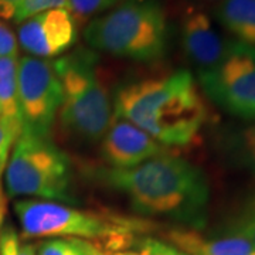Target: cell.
<instances>
[{
	"instance_id": "5",
	"label": "cell",
	"mask_w": 255,
	"mask_h": 255,
	"mask_svg": "<svg viewBox=\"0 0 255 255\" xmlns=\"http://www.w3.org/2000/svg\"><path fill=\"white\" fill-rule=\"evenodd\" d=\"M71 174L70 157L50 137L21 130L4 170V189L9 197L70 204Z\"/></svg>"
},
{
	"instance_id": "9",
	"label": "cell",
	"mask_w": 255,
	"mask_h": 255,
	"mask_svg": "<svg viewBox=\"0 0 255 255\" xmlns=\"http://www.w3.org/2000/svg\"><path fill=\"white\" fill-rule=\"evenodd\" d=\"M78 30L68 9H54L27 18L20 24L17 43L31 55L51 60L63 55L75 44Z\"/></svg>"
},
{
	"instance_id": "23",
	"label": "cell",
	"mask_w": 255,
	"mask_h": 255,
	"mask_svg": "<svg viewBox=\"0 0 255 255\" xmlns=\"http://www.w3.org/2000/svg\"><path fill=\"white\" fill-rule=\"evenodd\" d=\"M241 147L247 163L250 164L255 173V125L244 129L241 135Z\"/></svg>"
},
{
	"instance_id": "7",
	"label": "cell",
	"mask_w": 255,
	"mask_h": 255,
	"mask_svg": "<svg viewBox=\"0 0 255 255\" xmlns=\"http://www.w3.org/2000/svg\"><path fill=\"white\" fill-rule=\"evenodd\" d=\"M199 84L204 95L228 114L255 121V48L227 43L221 61L199 73Z\"/></svg>"
},
{
	"instance_id": "13",
	"label": "cell",
	"mask_w": 255,
	"mask_h": 255,
	"mask_svg": "<svg viewBox=\"0 0 255 255\" xmlns=\"http://www.w3.org/2000/svg\"><path fill=\"white\" fill-rule=\"evenodd\" d=\"M214 16L236 41L255 48V0H221Z\"/></svg>"
},
{
	"instance_id": "21",
	"label": "cell",
	"mask_w": 255,
	"mask_h": 255,
	"mask_svg": "<svg viewBox=\"0 0 255 255\" xmlns=\"http://www.w3.org/2000/svg\"><path fill=\"white\" fill-rule=\"evenodd\" d=\"M140 251L145 255H186L169 243L156 238H143L140 241Z\"/></svg>"
},
{
	"instance_id": "12",
	"label": "cell",
	"mask_w": 255,
	"mask_h": 255,
	"mask_svg": "<svg viewBox=\"0 0 255 255\" xmlns=\"http://www.w3.org/2000/svg\"><path fill=\"white\" fill-rule=\"evenodd\" d=\"M166 243L186 255H255V247L241 236L207 237L197 228L174 227L166 231Z\"/></svg>"
},
{
	"instance_id": "8",
	"label": "cell",
	"mask_w": 255,
	"mask_h": 255,
	"mask_svg": "<svg viewBox=\"0 0 255 255\" xmlns=\"http://www.w3.org/2000/svg\"><path fill=\"white\" fill-rule=\"evenodd\" d=\"M18 108L21 130L50 137L63 102V88L53 60L31 55L18 58Z\"/></svg>"
},
{
	"instance_id": "11",
	"label": "cell",
	"mask_w": 255,
	"mask_h": 255,
	"mask_svg": "<svg viewBox=\"0 0 255 255\" xmlns=\"http://www.w3.org/2000/svg\"><path fill=\"white\" fill-rule=\"evenodd\" d=\"M180 40L184 54L199 68V73L216 67L227 50V43L220 37L209 14L193 6L183 13Z\"/></svg>"
},
{
	"instance_id": "4",
	"label": "cell",
	"mask_w": 255,
	"mask_h": 255,
	"mask_svg": "<svg viewBox=\"0 0 255 255\" xmlns=\"http://www.w3.org/2000/svg\"><path fill=\"white\" fill-rule=\"evenodd\" d=\"M88 46L139 63L162 60L169 46V23L159 0H127L92 20L84 30Z\"/></svg>"
},
{
	"instance_id": "25",
	"label": "cell",
	"mask_w": 255,
	"mask_h": 255,
	"mask_svg": "<svg viewBox=\"0 0 255 255\" xmlns=\"http://www.w3.org/2000/svg\"><path fill=\"white\" fill-rule=\"evenodd\" d=\"M91 244V243H90ZM91 255H145L142 251H128V250H117V251H108V250H101L98 247L92 246L90 248Z\"/></svg>"
},
{
	"instance_id": "2",
	"label": "cell",
	"mask_w": 255,
	"mask_h": 255,
	"mask_svg": "<svg viewBox=\"0 0 255 255\" xmlns=\"http://www.w3.org/2000/svg\"><path fill=\"white\" fill-rule=\"evenodd\" d=\"M114 115L132 122L170 149L196 143L209 110L190 71L179 70L121 87Z\"/></svg>"
},
{
	"instance_id": "18",
	"label": "cell",
	"mask_w": 255,
	"mask_h": 255,
	"mask_svg": "<svg viewBox=\"0 0 255 255\" xmlns=\"http://www.w3.org/2000/svg\"><path fill=\"white\" fill-rule=\"evenodd\" d=\"M21 133V127L0 117V191H1V179L9 162L11 149Z\"/></svg>"
},
{
	"instance_id": "22",
	"label": "cell",
	"mask_w": 255,
	"mask_h": 255,
	"mask_svg": "<svg viewBox=\"0 0 255 255\" xmlns=\"http://www.w3.org/2000/svg\"><path fill=\"white\" fill-rule=\"evenodd\" d=\"M18 43L17 37L11 28L0 21V58L1 57H17Z\"/></svg>"
},
{
	"instance_id": "26",
	"label": "cell",
	"mask_w": 255,
	"mask_h": 255,
	"mask_svg": "<svg viewBox=\"0 0 255 255\" xmlns=\"http://www.w3.org/2000/svg\"><path fill=\"white\" fill-rule=\"evenodd\" d=\"M3 219H4V200H3V194L0 191V228L3 224Z\"/></svg>"
},
{
	"instance_id": "10",
	"label": "cell",
	"mask_w": 255,
	"mask_h": 255,
	"mask_svg": "<svg viewBox=\"0 0 255 255\" xmlns=\"http://www.w3.org/2000/svg\"><path fill=\"white\" fill-rule=\"evenodd\" d=\"M101 140L102 156L114 169H132L156 156L172 152L143 129L117 115H112L110 127Z\"/></svg>"
},
{
	"instance_id": "15",
	"label": "cell",
	"mask_w": 255,
	"mask_h": 255,
	"mask_svg": "<svg viewBox=\"0 0 255 255\" xmlns=\"http://www.w3.org/2000/svg\"><path fill=\"white\" fill-rule=\"evenodd\" d=\"M37 255H91V244L70 238H44L37 244Z\"/></svg>"
},
{
	"instance_id": "17",
	"label": "cell",
	"mask_w": 255,
	"mask_h": 255,
	"mask_svg": "<svg viewBox=\"0 0 255 255\" xmlns=\"http://www.w3.org/2000/svg\"><path fill=\"white\" fill-rule=\"evenodd\" d=\"M228 233L244 237L255 247V191L247 200Z\"/></svg>"
},
{
	"instance_id": "16",
	"label": "cell",
	"mask_w": 255,
	"mask_h": 255,
	"mask_svg": "<svg viewBox=\"0 0 255 255\" xmlns=\"http://www.w3.org/2000/svg\"><path fill=\"white\" fill-rule=\"evenodd\" d=\"M54 9H68V0H21L16 6L11 20L23 23L33 16Z\"/></svg>"
},
{
	"instance_id": "1",
	"label": "cell",
	"mask_w": 255,
	"mask_h": 255,
	"mask_svg": "<svg viewBox=\"0 0 255 255\" xmlns=\"http://www.w3.org/2000/svg\"><path fill=\"white\" fill-rule=\"evenodd\" d=\"M102 183L124 193L132 209L142 216L180 221L191 228L206 221L210 201L207 176L180 156H156L132 169L98 170Z\"/></svg>"
},
{
	"instance_id": "24",
	"label": "cell",
	"mask_w": 255,
	"mask_h": 255,
	"mask_svg": "<svg viewBox=\"0 0 255 255\" xmlns=\"http://www.w3.org/2000/svg\"><path fill=\"white\" fill-rule=\"evenodd\" d=\"M21 0H0V17L13 18L14 9Z\"/></svg>"
},
{
	"instance_id": "14",
	"label": "cell",
	"mask_w": 255,
	"mask_h": 255,
	"mask_svg": "<svg viewBox=\"0 0 255 255\" xmlns=\"http://www.w3.org/2000/svg\"><path fill=\"white\" fill-rule=\"evenodd\" d=\"M17 71V57L0 58V117L21 127L18 108Z\"/></svg>"
},
{
	"instance_id": "20",
	"label": "cell",
	"mask_w": 255,
	"mask_h": 255,
	"mask_svg": "<svg viewBox=\"0 0 255 255\" xmlns=\"http://www.w3.org/2000/svg\"><path fill=\"white\" fill-rule=\"evenodd\" d=\"M119 0H68V10L75 20H84L114 7Z\"/></svg>"
},
{
	"instance_id": "19",
	"label": "cell",
	"mask_w": 255,
	"mask_h": 255,
	"mask_svg": "<svg viewBox=\"0 0 255 255\" xmlns=\"http://www.w3.org/2000/svg\"><path fill=\"white\" fill-rule=\"evenodd\" d=\"M0 255H37V247L23 240L11 227L0 228Z\"/></svg>"
},
{
	"instance_id": "6",
	"label": "cell",
	"mask_w": 255,
	"mask_h": 255,
	"mask_svg": "<svg viewBox=\"0 0 255 255\" xmlns=\"http://www.w3.org/2000/svg\"><path fill=\"white\" fill-rule=\"evenodd\" d=\"M53 63L63 88L58 112L63 127L84 140L98 142L105 135L114 114L108 92L95 70V57L82 50Z\"/></svg>"
},
{
	"instance_id": "3",
	"label": "cell",
	"mask_w": 255,
	"mask_h": 255,
	"mask_svg": "<svg viewBox=\"0 0 255 255\" xmlns=\"http://www.w3.org/2000/svg\"><path fill=\"white\" fill-rule=\"evenodd\" d=\"M23 240L70 238L91 243L101 250H124L135 234L149 228L145 221L108 211L77 209L58 201L23 199L14 203Z\"/></svg>"
}]
</instances>
